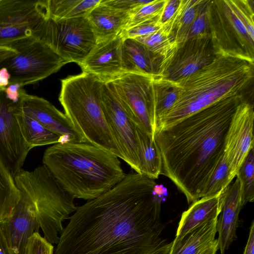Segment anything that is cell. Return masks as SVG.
Returning <instances> with one entry per match:
<instances>
[{"label": "cell", "mask_w": 254, "mask_h": 254, "mask_svg": "<svg viewBox=\"0 0 254 254\" xmlns=\"http://www.w3.org/2000/svg\"><path fill=\"white\" fill-rule=\"evenodd\" d=\"M154 76L124 72L105 82L115 94L126 113L137 127L154 139L155 128Z\"/></svg>", "instance_id": "9c48e42d"}, {"label": "cell", "mask_w": 254, "mask_h": 254, "mask_svg": "<svg viewBox=\"0 0 254 254\" xmlns=\"http://www.w3.org/2000/svg\"><path fill=\"white\" fill-rule=\"evenodd\" d=\"M15 113L22 135L31 149L37 146L62 142L59 136L24 114L19 107L18 101L16 104Z\"/></svg>", "instance_id": "d4e9b609"}, {"label": "cell", "mask_w": 254, "mask_h": 254, "mask_svg": "<svg viewBox=\"0 0 254 254\" xmlns=\"http://www.w3.org/2000/svg\"><path fill=\"white\" fill-rule=\"evenodd\" d=\"M18 53L14 49L6 46H0V64L7 58Z\"/></svg>", "instance_id": "b9f144b4"}, {"label": "cell", "mask_w": 254, "mask_h": 254, "mask_svg": "<svg viewBox=\"0 0 254 254\" xmlns=\"http://www.w3.org/2000/svg\"><path fill=\"white\" fill-rule=\"evenodd\" d=\"M150 1L147 0H101L103 3L129 14Z\"/></svg>", "instance_id": "74e56055"}, {"label": "cell", "mask_w": 254, "mask_h": 254, "mask_svg": "<svg viewBox=\"0 0 254 254\" xmlns=\"http://www.w3.org/2000/svg\"><path fill=\"white\" fill-rule=\"evenodd\" d=\"M159 17L145 21L133 27L123 30L120 35L125 39H135L152 33L161 28Z\"/></svg>", "instance_id": "d590c367"}, {"label": "cell", "mask_w": 254, "mask_h": 254, "mask_svg": "<svg viewBox=\"0 0 254 254\" xmlns=\"http://www.w3.org/2000/svg\"><path fill=\"white\" fill-rule=\"evenodd\" d=\"M166 0H153L131 13L124 29L133 27L160 16Z\"/></svg>", "instance_id": "d6a6232c"}, {"label": "cell", "mask_w": 254, "mask_h": 254, "mask_svg": "<svg viewBox=\"0 0 254 254\" xmlns=\"http://www.w3.org/2000/svg\"><path fill=\"white\" fill-rule=\"evenodd\" d=\"M10 74L6 68L0 69V90H4L9 85Z\"/></svg>", "instance_id": "7bdbcfd3"}, {"label": "cell", "mask_w": 254, "mask_h": 254, "mask_svg": "<svg viewBox=\"0 0 254 254\" xmlns=\"http://www.w3.org/2000/svg\"><path fill=\"white\" fill-rule=\"evenodd\" d=\"M241 185L243 206L254 200V151L252 148L236 176Z\"/></svg>", "instance_id": "f546056e"}, {"label": "cell", "mask_w": 254, "mask_h": 254, "mask_svg": "<svg viewBox=\"0 0 254 254\" xmlns=\"http://www.w3.org/2000/svg\"><path fill=\"white\" fill-rule=\"evenodd\" d=\"M0 254H9L4 239L0 230Z\"/></svg>", "instance_id": "ee69618b"}, {"label": "cell", "mask_w": 254, "mask_h": 254, "mask_svg": "<svg viewBox=\"0 0 254 254\" xmlns=\"http://www.w3.org/2000/svg\"><path fill=\"white\" fill-rule=\"evenodd\" d=\"M129 13L103 3L100 0L87 15L96 38V42L111 39L125 29Z\"/></svg>", "instance_id": "7402d4cb"}, {"label": "cell", "mask_w": 254, "mask_h": 254, "mask_svg": "<svg viewBox=\"0 0 254 254\" xmlns=\"http://www.w3.org/2000/svg\"><path fill=\"white\" fill-rule=\"evenodd\" d=\"M101 106L117 144L121 159L140 174V151L136 126L129 119L106 83L102 86Z\"/></svg>", "instance_id": "7c38bea8"}, {"label": "cell", "mask_w": 254, "mask_h": 254, "mask_svg": "<svg viewBox=\"0 0 254 254\" xmlns=\"http://www.w3.org/2000/svg\"><path fill=\"white\" fill-rule=\"evenodd\" d=\"M54 247L39 232H35L28 240L25 254H54Z\"/></svg>", "instance_id": "8d00e7d4"}, {"label": "cell", "mask_w": 254, "mask_h": 254, "mask_svg": "<svg viewBox=\"0 0 254 254\" xmlns=\"http://www.w3.org/2000/svg\"><path fill=\"white\" fill-rule=\"evenodd\" d=\"M19 105L22 111L48 130L59 136L62 143L85 142L84 138L75 129L66 115L46 99L19 90Z\"/></svg>", "instance_id": "2e32d148"}, {"label": "cell", "mask_w": 254, "mask_h": 254, "mask_svg": "<svg viewBox=\"0 0 254 254\" xmlns=\"http://www.w3.org/2000/svg\"><path fill=\"white\" fill-rule=\"evenodd\" d=\"M19 191V199L9 216L0 223V230L9 254H25L30 237L39 232L37 217L26 193Z\"/></svg>", "instance_id": "e0dca14e"}, {"label": "cell", "mask_w": 254, "mask_h": 254, "mask_svg": "<svg viewBox=\"0 0 254 254\" xmlns=\"http://www.w3.org/2000/svg\"><path fill=\"white\" fill-rule=\"evenodd\" d=\"M19 199L14 178L0 158V223L9 216Z\"/></svg>", "instance_id": "f1b7e54d"}, {"label": "cell", "mask_w": 254, "mask_h": 254, "mask_svg": "<svg viewBox=\"0 0 254 254\" xmlns=\"http://www.w3.org/2000/svg\"><path fill=\"white\" fill-rule=\"evenodd\" d=\"M17 188L28 196L43 237L57 244L64 229L63 221L76 210L72 197L43 165L32 171L22 169L14 177Z\"/></svg>", "instance_id": "8992f818"}, {"label": "cell", "mask_w": 254, "mask_h": 254, "mask_svg": "<svg viewBox=\"0 0 254 254\" xmlns=\"http://www.w3.org/2000/svg\"><path fill=\"white\" fill-rule=\"evenodd\" d=\"M232 181L230 177L229 165L224 153L210 178L201 197L220 193L230 185Z\"/></svg>", "instance_id": "1f68e13d"}, {"label": "cell", "mask_w": 254, "mask_h": 254, "mask_svg": "<svg viewBox=\"0 0 254 254\" xmlns=\"http://www.w3.org/2000/svg\"><path fill=\"white\" fill-rule=\"evenodd\" d=\"M153 86L155 124L157 120L174 105L180 94L181 88L178 81L168 79L160 75L154 76Z\"/></svg>", "instance_id": "4316f807"}, {"label": "cell", "mask_w": 254, "mask_h": 254, "mask_svg": "<svg viewBox=\"0 0 254 254\" xmlns=\"http://www.w3.org/2000/svg\"><path fill=\"white\" fill-rule=\"evenodd\" d=\"M244 254H254V222H252L250 228L248 240L245 248Z\"/></svg>", "instance_id": "60d3db41"}, {"label": "cell", "mask_w": 254, "mask_h": 254, "mask_svg": "<svg viewBox=\"0 0 254 254\" xmlns=\"http://www.w3.org/2000/svg\"><path fill=\"white\" fill-rule=\"evenodd\" d=\"M48 15L47 0H0V46L31 36Z\"/></svg>", "instance_id": "8fae6325"}, {"label": "cell", "mask_w": 254, "mask_h": 254, "mask_svg": "<svg viewBox=\"0 0 254 254\" xmlns=\"http://www.w3.org/2000/svg\"><path fill=\"white\" fill-rule=\"evenodd\" d=\"M254 106L245 100L237 108L226 139L224 155L231 180L236 176L250 151L254 148Z\"/></svg>", "instance_id": "9a60e30c"}, {"label": "cell", "mask_w": 254, "mask_h": 254, "mask_svg": "<svg viewBox=\"0 0 254 254\" xmlns=\"http://www.w3.org/2000/svg\"><path fill=\"white\" fill-rule=\"evenodd\" d=\"M43 163L72 197L87 201L109 190L126 175L118 157L87 142L53 144L45 151Z\"/></svg>", "instance_id": "3957f363"}, {"label": "cell", "mask_w": 254, "mask_h": 254, "mask_svg": "<svg viewBox=\"0 0 254 254\" xmlns=\"http://www.w3.org/2000/svg\"><path fill=\"white\" fill-rule=\"evenodd\" d=\"M100 0H47L48 16L53 19L87 17Z\"/></svg>", "instance_id": "83f0119b"}, {"label": "cell", "mask_w": 254, "mask_h": 254, "mask_svg": "<svg viewBox=\"0 0 254 254\" xmlns=\"http://www.w3.org/2000/svg\"><path fill=\"white\" fill-rule=\"evenodd\" d=\"M218 218L205 222L172 242L169 254H202L217 241Z\"/></svg>", "instance_id": "603a6c76"}, {"label": "cell", "mask_w": 254, "mask_h": 254, "mask_svg": "<svg viewBox=\"0 0 254 254\" xmlns=\"http://www.w3.org/2000/svg\"><path fill=\"white\" fill-rule=\"evenodd\" d=\"M163 58L134 39H123L122 52L124 72L159 75Z\"/></svg>", "instance_id": "ffe728a7"}, {"label": "cell", "mask_w": 254, "mask_h": 254, "mask_svg": "<svg viewBox=\"0 0 254 254\" xmlns=\"http://www.w3.org/2000/svg\"><path fill=\"white\" fill-rule=\"evenodd\" d=\"M16 103L7 99L4 90H0V158L13 178L22 169L31 149L15 115Z\"/></svg>", "instance_id": "5bb4252c"}, {"label": "cell", "mask_w": 254, "mask_h": 254, "mask_svg": "<svg viewBox=\"0 0 254 254\" xmlns=\"http://www.w3.org/2000/svg\"><path fill=\"white\" fill-rule=\"evenodd\" d=\"M123 42L120 34L96 42L79 64L82 72L94 75L104 82H109L124 73L122 62Z\"/></svg>", "instance_id": "ac0fdd59"}, {"label": "cell", "mask_w": 254, "mask_h": 254, "mask_svg": "<svg viewBox=\"0 0 254 254\" xmlns=\"http://www.w3.org/2000/svg\"><path fill=\"white\" fill-rule=\"evenodd\" d=\"M216 55L210 35L186 40L177 44L163 59L159 75L180 80L208 65Z\"/></svg>", "instance_id": "4fadbf2b"}, {"label": "cell", "mask_w": 254, "mask_h": 254, "mask_svg": "<svg viewBox=\"0 0 254 254\" xmlns=\"http://www.w3.org/2000/svg\"><path fill=\"white\" fill-rule=\"evenodd\" d=\"M232 10L254 39V0H227Z\"/></svg>", "instance_id": "836d02e7"}, {"label": "cell", "mask_w": 254, "mask_h": 254, "mask_svg": "<svg viewBox=\"0 0 254 254\" xmlns=\"http://www.w3.org/2000/svg\"><path fill=\"white\" fill-rule=\"evenodd\" d=\"M104 83L83 72L68 76L61 80L59 99L64 114L87 142L121 159L101 106Z\"/></svg>", "instance_id": "5b68a950"}, {"label": "cell", "mask_w": 254, "mask_h": 254, "mask_svg": "<svg viewBox=\"0 0 254 254\" xmlns=\"http://www.w3.org/2000/svg\"><path fill=\"white\" fill-rule=\"evenodd\" d=\"M225 190L220 193L203 197L191 203L182 214L173 241L179 240L196 226L218 218L221 211Z\"/></svg>", "instance_id": "44dd1931"}, {"label": "cell", "mask_w": 254, "mask_h": 254, "mask_svg": "<svg viewBox=\"0 0 254 254\" xmlns=\"http://www.w3.org/2000/svg\"><path fill=\"white\" fill-rule=\"evenodd\" d=\"M243 206L240 183L236 177L235 182L224 191L221 211L217 220V240L221 254H225L236 237L239 216Z\"/></svg>", "instance_id": "d6986e66"}, {"label": "cell", "mask_w": 254, "mask_h": 254, "mask_svg": "<svg viewBox=\"0 0 254 254\" xmlns=\"http://www.w3.org/2000/svg\"><path fill=\"white\" fill-rule=\"evenodd\" d=\"M254 78V62L223 54L192 74L178 81L177 100L157 120L155 130L166 128L227 97L242 93Z\"/></svg>", "instance_id": "277c9868"}, {"label": "cell", "mask_w": 254, "mask_h": 254, "mask_svg": "<svg viewBox=\"0 0 254 254\" xmlns=\"http://www.w3.org/2000/svg\"><path fill=\"white\" fill-rule=\"evenodd\" d=\"M218 250L217 240L215 243L202 254H216Z\"/></svg>", "instance_id": "f6af8a7d"}, {"label": "cell", "mask_w": 254, "mask_h": 254, "mask_svg": "<svg viewBox=\"0 0 254 254\" xmlns=\"http://www.w3.org/2000/svg\"><path fill=\"white\" fill-rule=\"evenodd\" d=\"M243 93L224 98L162 129L154 140L162 158L161 175L168 177L189 204L200 198L224 153L233 116Z\"/></svg>", "instance_id": "7a4b0ae2"}, {"label": "cell", "mask_w": 254, "mask_h": 254, "mask_svg": "<svg viewBox=\"0 0 254 254\" xmlns=\"http://www.w3.org/2000/svg\"><path fill=\"white\" fill-rule=\"evenodd\" d=\"M11 48L18 53L0 64V69L6 68L10 74L9 85L17 83L22 87L35 84L67 64L49 46L32 36L18 40Z\"/></svg>", "instance_id": "ba28073f"}, {"label": "cell", "mask_w": 254, "mask_h": 254, "mask_svg": "<svg viewBox=\"0 0 254 254\" xmlns=\"http://www.w3.org/2000/svg\"><path fill=\"white\" fill-rule=\"evenodd\" d=\"M134 39L142 43L152 52L162 57L163 59L176 45L168 30L164 27Z\"/></svg>", "instance_id": "4dcf8cb0"}, {"label": "cell", "mask_w": 254, "mask_h": 254, "mask_svg": "<svg viewBox=\"0 0 254 254\" xmlns=\"http://www.w3.org/2000/svg\"><path fill=\"white\" fill-rule=\"evenodd\" d=\"M20 88L21 87L17 83L9 85L4 90L6 98L14 103L17 102L19 101V90Z\"/></svg>", "instance_id": "ab89813d"}, {"label": "cell", "mask_w": 254, "mask_h": 254, "mask_svg": "<svg viewBox=\"0 0 254 254\" xmlns=\"http://www.w3.org/2000/svg\"><path fill=\"white\" fill-rule=\"evenodd\" d=\"M181 0H166L159 22L161 27L166 25L173 18L180 3Z\"/></svg>", "instance_id": "f35d334b"}, {"label": "cell", "mask_w": 254, "mask_h": 254, "mask_svg": "<svg viewBox=\"0 0 254 254\" xmlns=\"http://www.w3.org/2000/svg\"><path fill=\"white\" fill-rule=\"evenodd\" d=\"M210 34L217 54L254 61V39L236 16L227 0H209Z\"/></svg>", "instance_id": "30bf717a"}, {"label": "cell", "mask_w": 254, "mask_h": 254, "mask_svg": "<svg viewBox=\"0 0 254 254\" xmlns=\"http://www.w3.org/2000/svg\"><path fill=\"white\" fill-rule=\"evenodd\" d=\"M140 151V174L155 180L162 171V158L153 137L143 129L136 127Z\"/></svg>", "instance_id": "484cf974"}, {"label": "cell", "mask_w": 254, "mask_h": 254, "mask_svg": "<svg viewBox=\"0 0 254 254\" xmlns=\"http://www.w3.org/2000/svg\"><path fill=\"white\" fill-rule=\"evenodd\" d=\"M209 2V0H205L198 15L190 25L185 41L210 35L208 13Z\"/></svg>", "instance_id": "e575fe53"}, {"label": "cell", "mask_w": 254, "mask_h": 254, "mask_svg": "<svg viewBox=\"0 0 254 254\" xmlns=\"http://www.w3.org/2000/svg\"><path fill=\"white\" fill-rule=\"evenodd\" d=\"M205 0H181L173 18L166 25L162 27L168 30L175 44L185 41L189 28Z\"/></svg>", "instance_id": "cb8c5ba5"}, {"label": "cell", "mask_w": 254, "mask_h": 254, "mask_svg": "<svg viewBox=\"0 0 254 254\" xmlns=\"http://www.w3.org/2000/svg\"><path fill=\"white\" fill-rule=\"evenodd\" d=\"M32 36L49 46L67 63L78 65L96 43L87 17L56 19L48 15L35 27Z\"/></svg>", "instance_id": "52a82bcc"}, {"label": "cell", "mask_w": 254, "mask_h": 254, "mask_svg": "<svg viewBox=\"0 0 254 254\" xmlns=\"http://www.w3.org/2000/svg\"><path fill=\"white\" fill-rule=\"evenodd\" d=\"M154 180L126 174L112 189L77 206L54 254H169Z\"/></svg>", "instance_id": "6da1fadb"}]
</instances>
